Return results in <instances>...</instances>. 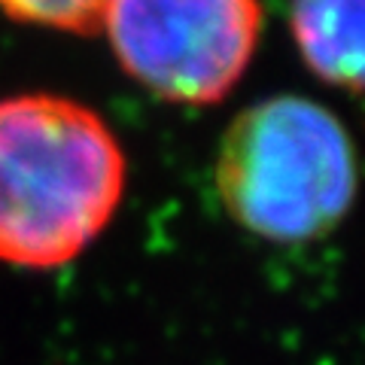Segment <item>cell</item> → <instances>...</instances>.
<instances>
[{
    "label": "cell",
    "instance_id": "3",
    "mask_svg": "<svg viewBox=\"0 0 365 365\" xmlns=\"http://www.w3.org/2000/svg\"><path fill=\"white\" fill-rule=\"evenodd\" d=\"M107 31L125 73L170 104H216L259 43V0H107Z\"/></svg>",
    "mask_w": 365,
    "mask_h": 365
},
{
    "label": "cell",
    "instance_id": "2",
    "mask_svg": "<svg viewBox=\"0 0 365 365\" xmlns=\"http://www.w3.org/2000/svg\"><path fill=\"white\" fill-rule=\"evenodd\" d=\"M216 189L244 228L274 244L323 237L356 198V155L332 113L299 95L247 107L228 125Z\"/></svg>",
    "mask_w": 365,
    "mask_h": 365
},
{
    "label": "cell",
    "instance_id": "1",
    "mask_svg": "<svg viewBox=\"0 0 365 365\" xmlns=\"http://www.w3.org/2000/svg\"><path fill=\"white\" fill-rule=\"evenodd\" d=\"M125 153L107 122L58 95L0 101V259L21 268L73 262L110 225Z\"/></svg>",
    "mask_w": 365,
    "mask_h": 365
},
{
    "label": "cell",
    "instance_id": "5",
    "mask_svg": "<svg viewBox=\"0 0 365 365\" xmlns=\"http://www.w3.org/2000/svg\"><path fill=\"white\" fill-rule=\"evenodd\" d=\"M104 6L107 0H0V9L9 19L73 34L98 31Z\"/></svg>",
    "mask_w": 365,
    "mask_h": 365
},
{
    "label": "cell",
    "instance_id": "4",
    "mask_svg": "<svg viewBox=\"0 0 365 365\" xmlns=\"http://www.w3.org/2000/svg\"><path fill=\"white\" fill-rule=\"evenodd\" d=\"M292 37L326 83L365 88V0H292Z\"/></svg>",
    "mask_w": 365,
    "mask_h": 365
}]
</instances>
